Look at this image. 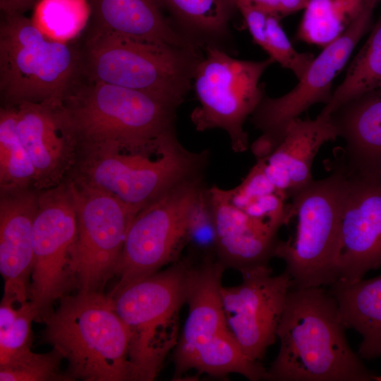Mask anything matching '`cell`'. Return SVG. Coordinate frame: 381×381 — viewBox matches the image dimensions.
Wrapping results in <instances>:
<instances>
[{"label":"cell","instance_id":"1","mask_svg":"<svg viewBox=\"0 0 381 381\" xmlns=\"http://www.w3.org/2000/svg\"><path fill=\"white\" fill-rule=\"evenodd\" d=\"M337 301L322 286L292 288L279 320L269 380L369 381L374 375L350 347Z\"/></svg>","mask_w":381,"mask_h":381},{"label":"cell","instance_id":"2","mask_svg":"<svg viewBox=\"0 0 381 381\" xmlns=\"http://www.w3.org/2000/svg\"><path fill=\"white\" fill-rule=\"evenodd\" d=\"M179 104L81 75L61 108L80 145L155 153L177 139Z\"/></svg>","mask_w":381,"mask_h":381},{"label":"cell","instance_id":"3","mask_svg":"<svg viewBox=\"0 0 381 381\" xmlns=\"http://www.w3.org/2000/svg\"><path fill=\"white\" fill-rule=\"evenodd\" d=\"M59 301L42 321L43 339L68 361L69 380H133L130 333L109 296L78 291Z\"/></svg>","mask_w":381,"mask_h":381},{"label":"cell","instance_id":"4","mask_svg":"<svg viewBox=\"0 0 381 381\" xmlns=\"http://www.w3.org/2000/svg\"><path fill=\"white\" fill-rule=\"evenodd\" d=\"M85 78L152 95L180 105L200 50L178 48L90 28L83 47Z\"/></svg>","mask_w":381,"mask_h":381},{"label":"cell","instance_id":"5","mask_svg":"<svg viewBox=\"0 0 381 381\" xmlns=\"http://www.w3.org/2000/svg\"><path fill=\"white\" fill-rule=\"evenodd\" d=\"M81 75V48L47 38L24 14L1 13L2 106L23 102L60 106Z\"/></svg>","mask_w":381,"mask_h":381},{"label":"cell","instance_id":"6","mask_svg":"<svg viewBox=\"0 0 381 381\" xmlns=\"http://www.w3.org/2000/svg\"><path fill=\"white\" fill-rule=\"evenodd\" d=\"M189 266L174 262L164 270L114 288L108 295L130 333L133 380H153L178 343Z\"/></svg>","mask_w":381,"mask_h":381},{"label":"cell","instance_id":"7","mask_svg":"<svg viewBox=\"0 0 381 381\" xmlns=\"http://www.w3.org/2000/svg\"><path fill=\"white\" fill-rule=\"evenodd\" d=\"M348 175L339 165L292 195L297 217L293 238L279 241L274 257L284 260L293 288L329 286L336 282L335 258Z\"/></svg>","mask_w":381,"mask_h":381},{"label":"cell","instance_id":"8","mask_svg":"<svg viewBox=\"0 0 381 381\" xmlns=\"http://www.w3.org/2000/svg\"><path fill=\"white\" fill-rule=\"evenodd\" d=\"M76 176L138 212L176 186L202 175L207 155L186 150L178 140L155 153L112 146L84 147Z\"/></svg>","mask_w":381,"mask_h":381},{"label":"cell","instance_id":"9","mask_svg":"<svg viewBox=\"0 0 381 381\" xmlns=\"http://www.w3.org/2000/svg\"><path fill=\"white\" fill-rule=\"evenodd\" d=\"M274 62L270 57L262 61L237 59L215 46L207 45L193 77L200 104L190 114L195 129H222L234 152L246 151L248 138L243 124L265 96L259 82Z\"/></svg>","mask_w":381,"mask_h":381},{"label":"cell","instance_id":"10","mask_svg":"<svg viewBox=\"0 0 381 381\" xmlns=\"http://www.w3.org/2000/svg\"><path fill=\"white\" fill-rule=\"evenodd\" d=\"M67 186L77 219L70 262L76 289L102 292L114 276L129 226L138 212L78 177Z\"/></svg>","mask_w":381,"mask_h":381},{"label":"cell","instance_id":"11","mask_svg":"<svg viewBox=\"0 0 381 381\" xmlns=\"http://www.w3.org/2000/svg\"><path fill=\"white\" fill-rule=\"evenodd\" d=\"M202 187V176L187 180L136 214L116 267L119 282L114 288L151 275L176 260L186 246L189 212Z\"/></svg>","mask_w":381,"mask_h":381},{"label":"cell","instance_id":"12","mask_svg":"<svg viewBox=\"0 0 381 381\" xmlns=\"http://www.w3.org/2000/svg\"><path fill=\"white\" fill-rule=\"evenodd\" d=\"M375 7L368 8L343 35L323 47L290 92L277 98L264 96L251 115L253 123L262 133L251 146L258 158L268 156L282 140L290 123L310 107L329 103L332 81L370 28Z\"/></svg>","mask_w":381,"mask_h":381},{"label":"cell","instance_id":"13","mask_svg":"<svg viewBox=\"0 0 381 381\" xmlns=\"http://www.w3.org/2000/svg\"><path fill=\"white\" fill-rule=\"evenodd\" d=\"M76 234L75 210L67 183L48 188L38 195L29 291L35 320L42 322L53 310V304L76 288L70 267Z\"/></svg>","mask_w":381,"mask_h":381},{"label":"cell","instance_id":"14","mask_svg":"<svg viewBox=\"0 0 381 381\" xmlns=\"http://www.w3.org/2000/svg\"><path fill=\"white\" fill-rule=\"evenodd\" d=\"M237 286L222 287L226 322L245 353L260 361L277 339V330L292 280L284 271L274 275L269 265L240 272Z\"/></svg>","mask_w":381,"mask_h":381},{"label":"cell","instance_id":"15","mask_svg":"<svg viewBox=\"0 0 381 381\" xmlns=\"http://www.w3.org/2000/svg\"><path fill=\"white\" fill-rule=\"evenodd\" d=\"M347 175L334 268L336 282H353L381 267V177Z\"/></svg>","mask_w":381,"mask_h":381},{"label":"cell","instance_id":"16","mask_svg":"<svg viewBox=\"0 0 381 381\" xmlns=\"http://www.w3.org/2000/svg\"><path fill=\"white\" fill-rule=\"evenodd\" d=\"M16 109V130L34 167V185L48 189L60 184L80 145L61 105L23 102Z\"/></svg>","mask_w":381,"mask_h":381},{"label":"cell","instance_id":"17","mask_svg":"<svg viewBox=\"0 0 381 381\" xmlns=\"http://www.w3.org/2000/svg\"><path fill=\"white\" fill-rule=\"evenodd\" d=\"M225 266L219 260L205 259L189 266L186 303L188 317L174 349V378L184 374L190 358L229 332L222 300V279Z\"/></svg>","mask_w":381,"mask_h":381},{"label":"cell","instance_id":"18","mask_svg":"<svg viewBox=\"0 0 381 381\" xmlns=\"http://www.w3.org/2000/svg\"><path fill=\"white\" fill-rule=\"evenodd\" d=\"M1 193L0 272L4 279L3 297L23 304L29 298L38 195L28 189Z\"/></svg>","mask_w":381,"mask_h":381},{"label":"cell","instance_id":"19","mask_svg":"<svg viewBox=\"0 0 381 381\" xmlns=\"http://www.w3.org/2000/svg\"><path fill=\"white\" fill-rule=\"evenodd\" d=\"M216 233V254L224 266L238 271L268 265L279 240L278 231L229 201L228 190L208 189Z\"/></svg>","mask_w":381,"mask_h":381},{"label":"cell","instance_id":"20","mask_svg":"<svg viewBox=\"0 0 381 381\" xmlns=\"http://www.w3.org/2000/svg\"><path fill=\"white\" fill-rule=\"evenodd\" d=\"M337 138L338 132L330 115L298 118L288 126L279 145L265 158L258 159L276 189L291 197L313 180L312 164L320 148Z\"/></svg>","mask_w":381,"mask_h":381},{"label":"cell","instance_id":"21","mask_svg":"<svg viewBox=\"0 0 381 381\" xmlns=\"http://www.w3.org/2000/svg\"><path fill=\"white\" fill-rule=\"evenodd\" d=\"M330 116L345 143L340 165L346 174L381 177V89L346 102Z\"/></svg>","mask_w":381,"mask_h":381},{"label":"cell","instance_id":"22","mask_svg":"<svg viewBox=\"0 0 381 381\" xmlns=\"http://www.w3.org/2000/svg\"><path fill=\"white\" fill-rule=\"evenodd\" d=\"M90 28L119 35L200 50L198 43L176 30L166 18L159 0H87Z\"/></svg>","mask_w":381,"mask_h":381},{"label":"cell","instance_id":"23","mask_svg":"<svg viewBox=\"0 0 381 381\" xmlns=\"http://www.w3.org/2000/svg\"><path fill=\"white\" fill-rule=\"evenodd\" d=\"M328 290L345 327L362 337L358 356L367 360L381 357V274L353 282H336Z\"/></svg>","mask_w":381,"mask_h":381},{"label":"cell","instance_id":"24","mask_svg":"<svg viewBox=\"0 0 381 381\" xmlns=\"http://www.w3.org/2000/svg\"><path fill=\"white\" fill-rule=\"evenodd\" d=\"M379 0H308L296 37L325 47L339 38Z\"/></svg>","mask_w":381,"mask_h":381},{"label":"cell","instance_id":"25","mask_svg":"<svg viewBox=\"0 0 381 381\" xmlns=\"http://www.w3.org/2000/svg\"><path fill=\"white\" fill-rule=\"evenodd\" d=\"M377 89H381V15L350 64L342 83L320 114L331 115L346 102Z\"/></svg>","mask_w":381,"mask_h":381},{"label":"cell","instance_id":"26","mask_svg":"<svg viewBox=\"0 0 381 381\" xmlns=\"http://www.w3.org/2000/svg\"><path fill=\"white\" fill-rule=\"evenodd\" d=\"M188 33L218 39L228 33L229 21L237 9L234 0H159Z\"/></svg>","mask_w":381,"mask_h":381},{"label":"cell","instance_id":"27","mask_svg":"<svg viewBox=\"0 0 381 381\" xmlns=\"http://www.w3.org/2000/svg\"><path fill=\"white\" fill-rule=\"evenodd\" d=\"M30 18L36 28L47 38L74 42L85 31L91 18L87 0H38Z\"/></svg>","mask_w":381,"mask_h":381},{"label":"cell","instance_id":"28","mask_svg":"<svg viewBox=\"0 0 381 381\" xmlns=\"http://www.w3.org/2000/svg\"><path fill=\"white\" fill-rule=\"evenodd\" d=\"M30 158L16 130V109L2 106L0 110L1 191L27 189L35 182Z\"/></svg>","mask_w":381,"mask_h":381},{"label":"cell","instance_id":"29","mask_svg":"<svg viewBox=\"0 0 381 381\" xmlns=\"http://www.w3.org/2000/svg\"><path fill=\"white\" fill-rule=\"evenodd\" d=\"M62 355L55 349L44 353L28 351L0 365L1 381L69 380L61 370Z\"/></svg>","mask_w":381,"mask_h":381},{"label":"cell","instance_id":"30","mask_svg":"<svg viewBox=\"0 0 381 381\" xmlns=\"http://www.w3.org/2000/svg\"><path fill=\"white\" fill-rule=\"evenodd\" d=\"M186 245L203 254L205 259L216 253L217 233L208 190H200L188 217Z\"/></svg>","mask_w":381,"mask_h":381},{"label":"cell","instance_id":"31","mask_svg":"<svg viewBox=\"0 0 381 381\" xmlns=\"http://www.w3.org/2000/svg\"><path fill=\"white\" fill-rule=\"evenodd\" d=\"M280 19L267 16L266 52L274 61L291 71L300 79L314 59L310 53H299L293 47L279 23Z\"/></svg>","mask_w":381,"mask_h":381},{"label":"cell","instance_id":"32","mask_svg":"<svg viewBox=\"0 0 381 381\" xmlns=\"http://www.w3.org/2000/svg\"><path fill=\"white\" fill-rule=\"evenodd\" d=\"M36 316L30 301L19 305L18 315L12 324L0 332V365L31 350L32 322Z\"/></svg>","mask_w":381,"mask_h":381},{"label":"cell","instance_id":"33","mask_svg":"<svg viewBox=\"0 0 381 381\" xmlns=\"http://www.w3.org/2000/svg\"><path fill=\"white\" fill-rule=\"evenodd\" d=\"M288 198L280 192L267 194L253 200L242 210L278 231L295 216L292 204L284 202Z\"/></svg>","mask_w":381,"mask_h":381},{"label":"cell","instance_id":"34","mask_svg":"<svg viewBox=\"0 0 381 381\" xmlns=\"http://www.w3.org/2000/svg\"><path fill=\"white\" fill-rule=\"evenodd\" d=\"M276 192L279 191L267 177L260 159L237 187L228 190L229 201L241 210H244L253 200Z\"/></svg>","mask_w":381,"mask_h":381},{"label":"cell","instance_id":"35","mask_svg":"<svg viewBox=\"0 0 381 381\" xmlns=\"http://www.w3.org/2000/svg\"><path fill=\"white\" fill-rule=\"evenodd\" d=\"M237 9L241 13L255 44L266 52V23L267 15L249 4L235 0Z\"/></svg>","mask_w":381,"mask_h":381},{"label":"cell","instance_id":"36","mask_svg":"<svg viewBox=\"0 0 381 381\" xmlns=\"http://www.w3.org/2000/svg\"><path fill=\"white\" fill-rule=\"evenodd\" d=\"M235 1V0H234ZM260 10L267 16L282 18L304 9L308 0H241Z\"/></svg>","mask_w":381,"mask_h":381},{"label":"cell","instance_id":"37","mask_svg":"<svg viewBox=\"0 0 381 381\" xmlns=\"http://www.w3.org/2000/svg\"><path fill=\"white\" fill-rule=\"evenodd\" d=\"M38 0H0L2 14H24L30 8H33Z\"/></svg>","mask_w":381,"mask_h":381},{"label":"cell","instance_id":"38","mask_svg":"<svg viewBox=\"0 0 381 381\" xmlns=\"http://www.w3.org/2000/svg\"><path fill=\"white\" fill-rule=\"evenodd\" d=\"M374 380L381 381V375H375Z\"/></svg>","mask_w":381,"mask_h":381}]
</instances>
